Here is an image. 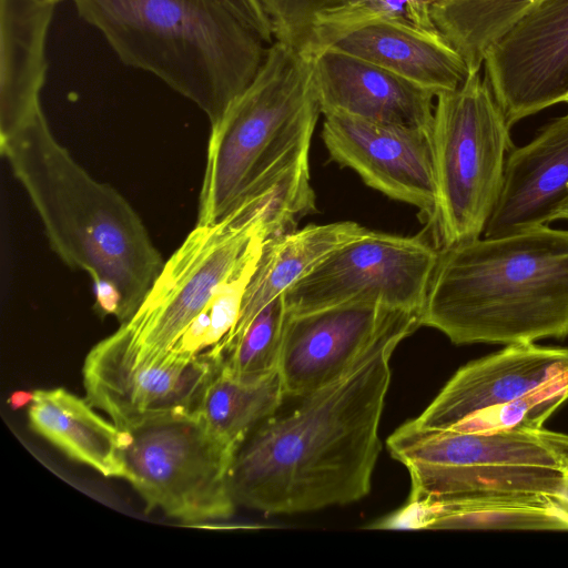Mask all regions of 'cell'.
I'll return each mask as SVG.
<instances>
[{
  "mask_svg": "<svg viewBox=\"0 0 568 568\" xmlns=\"http://www.w3.org/2000/svg\"><path fill=\"white\" fill-rule=\"evenodd\" d=\"M413 315L386 333L341 378L298 396L235 448L229 481L236 506L294 514L365 497L376 465L390 356L420 326Z\"/></svg>",
  "mask_w": 568,
  "mask_h": 568,
  "instance_id": "1",
  "label": "cell"
},
{
  "mask_svg": "<svg viewBox=\"0 0 568 568\" xmlns=\"http://www.w3.org/2000/svg\"><path fill=\"white\" fill-rule=\"evenodd\" d=\"M0 150L52 250L69 267L90 275L101 312L128 322L164 265L139 214L74 160L42 109L0 142Z\"/></svg>",
  "mask_w": 568,
  "mask_h": 568,
  "instance_id": "2",
  "label": "cell"
},
{
  "mask_svg": "<svg viewBox=\"0 0 568 568\" xmlns=\"http://www.w3.org/2000/svg\"><path fill=\"white\" fill-rule=\"evenodd\" d=\"M420 323L456 345L568 337V230L440 246Z\"/></svg>",
  "mask_w": 568,
  "mask_h": 568,
  "instance_id": "3",
  "label": "cell"
},
{
  "mask_svg": "<svg viewBox=\"0 0 568 568\" xmlns=\"http://www.w3.org/2000/svg\"><path fill=\"white\" fill-rule=\"evenodd\" d=\"M120 61L150 72L217 122L268 44L220 0H73Z\"/></svg>",
  "mask_w": 568,
  "mask_h": 568,
  "instance_id": "4",
  "label": "cell"
},
{
  "mask_svg": "<svg viewBox=\"0 0 568 568\" xmlns=\"http://www.w3.org/2000/svg\"><path fill=\"white\" fill-rule=\"evenodd\" d=\"M321 114L313 57L274 41L246 89L211 125L196 224H212L266 175L310 152Z\"/></svg>",
  "mask_w": 568,
  "mask_h": 568,
  "instance_id": "5",
  "label": "cell"
},
{
  "mask_svg": "<svg viewBox=\"0 0 568 568\" xmlns=\"http://www.w3.org/2000/svg\"><path fill=\"white\" fill-rule=\"evenodd\" d=\"M510 125L480 71L435 98L430 131L440 246L484 234L514 149Z\"/></svg>",
  "mask_w": 568,
  "mask_h": 568,
  "instance_id": "6",
  "label": "cell"
},
{
  "mask_svg": "<svg viewBox=\"0 0 568 568\" xmlns=\"http://www.w3.org/2000/svg\"><path fill=\"white\" fill-rule=\"evenodd\" d=\"M125 477L149 509L186 524L231 517L229 471L234 447L196 414L159 418L123 429Z\"/></svg>",
  "mask_w": 568,
  "mask_h": 568,
  "instance_id": "7",
  "label": "cell"
},
{
  "mask_svg": "<svg viewBox=\"0 0 568 568\" xmlns=\"http://www.w3.org/2000/svg\"><path fill=\"white\" fill-rule=\"evenodd\" d=\"M267 240L262 223L232 213L212 224H196L174 251L132 317L120 325L153 355H166L189 325Z\"/></svg>",
  "mask_w": 568,
  "mask_h": 568,
  "instance_id": "8",
  "label": "cell"
},
{
  "mask_svg": "<svg viewBox=\"0 0 568 568\" xmlns=\"http://www.w3.org/2000/svg\"><path fill=\"white\" fill-rule=\"evenodd\" d=\"M222 367L215 349L195 356L153 355L139 347L123 325L95 344L82 368L87 400L121 429L195 414Z\"/></svg>",
  "mask_w": 568,
  "mask_h": 568,
  "instance_id": "9",
  "label": "cell"
},
{
  "mask_svg": "<svg viewBox=\"0 0 568 568\" xmlns=\"http://www.w3.org/2000/svg\"><path fill=\"white\" fill-rule=\"evenodd\" d=\"M438 253L425 232L404 236L366 229L283 293L287 311L301 314L369 302L422 312Z\"/></svg>",
  "mask_w": 568,
  "mask_h": 568,
  "instance_id": "10",
  "label": "cell"
},
{
  "mask_svg": "<svg viewBox=\"0 0 568 568\" xmlns=\"http://www.w3.org/2000/svg\"><path fill=\"white\" fill-rule=\"evenodd\" d=\"M484 79L510 126L568 103V0H538L486 49Z\"/></svg>",
  "mask_w": 568,
  "mask_h": 568,
  "instance_id": "11",
  "label": "cell"
},
{
  "mask_svg": "<svg viewBox=\"0 0 568 568\" xmlns=\"http://www.w3.org/2000/svg\"><path fill=\"white\" fill-rule=\"evenodd\" d=\"M329 158L388 197L415 206L433 227L436 184L430 131L343 113L324 114Z\"/></svg>",
  "mask_w": 568,
  "mask_h": 568,
  "instance_id": "12",
  "label": "cell"
},
{
  "mask_svg": "<svg viewBox=\"0 0 568 568\" xmlns=\"http://www.w3.org/2000/svg\"><path fill=\"white\" fill-rule=\"evenodd\" d=\"M419 311L349 302L290 314L278 372L286 396L298 397L345 375L386 333Z\"/></svg>",
  "mask_w": 568,
  "mask_h": 568,
  "instance_id": "13",
  "label": "cell"
},
{
  "mask_svg": "<svg viewBox=\"0 0 568 568\" xmlns=\"http://www.w3.org/2000/svg\"><path fill=\"white\" fill-rule=\"evenodd\" d=\"M568 369V348L536 343L505 345L462 366L415 419L425 429H448L471 414L508 403Z\"/></svg>",
  "mask_w": 568,
  "mask_h": 568,
  "instance_id": "14",
  "label": "cell"
},
{
  "mask_svg": "<svg viewBox=\"0 0 568 568\" xmlns=\"http://www.w3.org/2000/svg\"><path fill=\"white\" fill-rule=\"evenodd\" d=\"M390 455L407 469L524 465L568 470V435L541 428L496 432L425 429L408 420L387 439Z\"/></svg>",
  "mask_w": 568,
  "mask_h": 568,
  "instance_id": "15",
  "label": "cell"
},
{
  "mask_svg": "<svg viewBox=\"0 0 568 568\" xmlns=\"http://www.w3.org/2000/svg\"><path fill=\"white\" fill-rule=\"evenodd\" d=\"M313 84L322 114L432 130L434 92L332 47L313 55Z\"/></svg>",
  "mask_w": 568,
  "mask_h": 568,
  "instance_id": "16",
  "label": "cell"
},
{
  "mask_svg": "<svg viewBox=\"0 0 568 568\" xmlns=\"http://www.w3.org/2000/svg\"><path fill=\"white\" fill-rule=\"evenodd\" d=\"M568 202V111L508 153L501 190L483 236H507L556 220Z\"/></svg>",
  "mask_w": 568,
  "mask_h": 568,
  "instance_id": "17",
  "label": "cell"
},
{
  "mask_svg": "<svg viewBox=\"0 0 568 568\" xmlns=\"http://www.w3.org/2000/svg\"><path fill=\"white\" fill-rule=\"evenodd\" d=\"M54 0H0V142L42 109Z\"/></svg>",
  "mask_w": 568,
  "mask_h": 568,
  "instance_id": "18",
  "label": "cell"
},
{
  "mask_svg": "<svg viewBox=\"0 0 568 568\" xmlns=\"http://www.w3.org/2000/svg\"><path fill=\"white\" fill-rule=\"evenodd\" d=\"M332 47L382 67L436 95L457 89L469 70L436 28L383 20L355 29Z\"/></svg>",
  "mask_w": 568,
  "mask_h": 568,
  "instance_id": "19",
  "label": "cell"
},
{
  "mask_svg": "<svg viewBox=\"0 0 568 568\" xmlns=\"http://www.w3.org/2000/svg\"><path fill=\"white\" fill-rule=\"evenodd\" d=\"M85 399L57 387L30 396L29 423L67 456L106 477H125L124 432L92 409Z\"/></svg>",
  "mask_w": 568,
  "mask_h": 568,
  "instance_id": "20",
  "label": "cell"
},
{
  "mask_svg": "<svg viewBox=\"0 0 568 568\" xmlns=\"http://www.w3.org/2000/svg\"><path fill=\"white\" fill-rule=\"evenodd\" d=\"M365 230L356 222L339 221L308 224L266 240L246 287L240 317L224 339L239 333L258 311L282 295L322 258Z\"/></svg>",
  "mask_w": 568,
  "mask_h": 568,
  "instance_id": "21",
  "label": "cell"
},
{
  "mask_svg": "<svg viewBox=\"0 0 568 568\" xmlns=\"http://www.w3.org/2000/svg\"><path fill=\"white\" fill-rule=\"evenodd\" d=\"M412 528L568 530V497L493 493L424 507L408 503Z\"/></svg>",
  "mask_w": 568,
  "mask_h": 568,
  "instance_id": "22",
  "label": "cell"
},
{
  "mask_svg": "<svg viewBox=\"0 0 568 568\" xmlns=\"http://www.w3.org/2000/svg\"><path fill=\"white\" fill-rule=\"evenodd\" d=\"M408 503L432 507L493 493H545L568 497V470L524 465L414 467Z\"/></svg>",
  "mask_w": 568,
  "mask_h": 568,
  "instance_id": "23",
  "label": "cell"
},
{
  "mask_svg": "<svg viewBox=\"0 0 568 568\" xmlns=\"http://www.w3.org/2000/svg\"><path fill=\"white\" fill-rule=\"evenodd\" d=\"M286 393L278 369L253 382L235 378L222 367L209 384L196 415L219 439L236 448L281 407Z\"/></svg>",
  "mask_w": 568,
  "mask_h": 568,
  "instance_id": "24",
  "label": "cell"
},
{
  "mask_svg": "<svg viewBox=\"0 0 568 568\" xmlns=\"http://www.w3.org/2000/svg\"><path fill=\"white\" fill-rule=\"evenodd\" d=\"M538 0H445L430 4L436 29L469 71H480L489 44Z\"/></svg>",
  "mask_w": 568,
  "mask_h": 568,
  "instance_id": "25",
  "label": "cell"
},
{
  "mask_svg": "<svg viewBox=\"0 0 568 568\" xmlns=\"http://www.w3.org/2000/svg\"><path fill=\"white\" fill-rule=\"evenodd\" d=\"M288 315L283 294L270 302L239 333L213 348L222 356V368L245 382L276 372Z\"/></svg>",
  "mask_w": 568,
  "mask_h": 568,
  "instance_id": "26",
  "label": "cell"
},
{
  "mask_svg": "<svg viewBox=\"0 0 568 568\" xmlns=\"http://www.w3.org/2000/svg\"><path fill=\"white\" fill-rule=\"evenodd\" d=\"M430 0H346L322 12L302 50L313 57L342 36L364 26L400 20L424 28H436L430 17Z\"/></svg>",
  "mask_w": 568,
  "mask_h": 568,
  "instance_id": "27",
  "label": "cell"
},
{
  "mask_svg": "<svg viewBox=\"0 0 568 568\" xmlns=\"http://www.w3.org/2000/svg\"><path fill=\"white\" fill-rule=\"evenodd\" d=\"M568 399V369L508 403L476 412L448 429L496 432L541 428Z\"/></svg>",
  "mask_w": 568,
  "mask_h": 568,
  "instance_id": "28",
  "label": "cell"
},
{
  "mask_svg": "<svg viewBox=\"0 0 568 568\" xmlns=\"http://www.w3.org/2000/svg\"><path fill=\"white\" fill-rule=\"evenodd\" d=\"M271 21L274 41L303 50L316 18L346 0H257Z\"/></svg>",
  "mask_w": 568,
  "mask_h": 568,
  "instance_id": "29",
  "label": "cell"
},
{
  "mask_svg": "<svg viewBox=\"0 0 568 568\" xmlns=\"http://www.w3.org/2000/svg\"><path fill=\"white\" fill-rule=\"evenodd\" d=\"M253 29L266 44L274 42L271 21L257 0H220Z\"/></svg>",
  "mask_w": 568,
  "mask_h": 568,
  "instance_id": "30",
  "label": "cell"
},
{
  "mask_svg": "<svg viewBox=\"0 0 568 568\" xmlns=\"http://www.w3.org/2000/svg\"><path fill=\"white\" fill-rule=\"evenodd\" d=\"M556 220H568V202L560 209Z\"/></svg>",
  "mask_w": 568,
  "mask_h": 568,
  "instance_id": "31",
  "label": "cell"
},
{
  "mask_svg": "<svg viewBox=\"0 0 568 568\" xmlns=\"http://www.w3.org/2000/svg\"><path fill=\"white\" fill-rule=\"evenodd\" d=\"M432 2H437V1H445V0H430Z\"/></svg>",
  "mask_w": 568,
  "mask_h": 568,
  "instance_id": "32",
  "label": "cell"
},
{
  "mask_svg": "<svg viewBox=\"0 0 568 568\" xmlns=\"http://www.w3.org/2000/svg\"><path fill=\"white\" fill-rule=\"evenodd\" d=\"M54 1L58 3V2H60V1H62V0H54Z\"/></svg>",
  "mask_w": 568,
  "mask_h": 568,
  "instance_id": "33",
  "label": "cell"
}]
</instances>
